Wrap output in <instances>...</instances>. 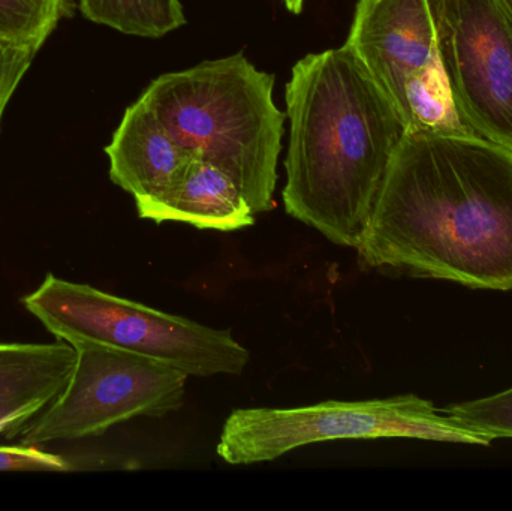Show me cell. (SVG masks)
I'll list each match as a JSON object with an SVG mask.
<instances>
[{
    "label": "cell",
    "instance_id": "2e32d148",
    "mask_svg": "<svg viewBox=\"0 0 512 511\" xmlns=\"http://www.w3.org/2000/svg\"><path fill=\"white\" fill-rule=\"evenodd\" d=\"M71 465L38 446H0V471H68Z\"/></svg>",
    "mask_w": 512,
    "mask_h": 511
},
{
    "label": "cell",
    "instance_id": "e0dca14e",
    "mask_svg": "<svg viewBox=\"0 0 512 511\" xmlns=\"http://www.w3.org/2000/svg\"><path fill=\"white\" fill-rule=\"evenodd\" d=\"M283 2H285L286 8H288V11H291L292 14H300L304 5V0H283Z\"/></svg>",
    "mask_w": 512,
    "mask_h": 511
},
{
    "label": "cell",
    "instance_id": "8fae6325",
    "mask_svg": "<svg viewBox=\"0 0 512 511\" xmlns=\"http://www.w3.org/2000/svg\"><path fill=\"white\" fill-rule=\"evenodd\" d=\"M77 351L68 342L0 344V434L38 416L65 389Z\"/></svg>",
    "mask_w": 512,
    "mask_h": 511
},
{
    "label": "cell",
    "instance_id": "9a60e30c",
    "mask_svg": "<svg viewBox=\"0 0 512 511\" xmlns=\"http://www.w3.org/2000/svg\"><path fill=\"white\" fill-rule=\"evenodd\" d=\"M36 54L38 50L35 48L18 47L0 38V125L12 95L35 60Z\"/></svg>",
    "mask_w": 512,
    "mask_h": 511
},
{
    "label": "cell",
    "instance_id": "4fadbf2b",
    "mask_svg": "<svg viewBox=\"0 0 512 511\" xmlns=\"http://www.w3.org/2000/svg\"><path fill=\"white\" fill-rule=\"evenodd\" d=\"M74 11V0H0V38L39 51Z\"/></svg>",
    "mask_w": 512,
    "mask_h": 511
},
{
    "label": "cell",
    "instance_id": "6da1fadb",
    "mask_svg": "<svg viewBox=\"0 0 512 511\" xmlns=\"http://www.w3.org/2000/svg\"><path fill=\"white\" fill-rule=\"evenodd\" d=\"M357 258L366 272L511 291V150L475 134L406 132Z\"/></svg>",
    "mask_w": 512,
    "mask_h": 511
},
{
    "label": "cell",
    "instance_id": "5b68a950",
    "mask_svg": "<svg viewBox=\"0 0 512 511\" xmlns=\"http://www.w3.org/2000/svg\"><path fill=\"white\" fill-rule=\"evenodd\" d=\"M409 438L489 447L492 441L415 395L327 401L298 408H243L230 414L216 452L230 465L271 462L310 444Z\"/></svg>",
    "mask_w": 512,
    "mask_h": 511
},
{
    "label": "cell",
    "instance_id": "9c48e42d",
    "mask_svg": "<svg viewBox=\"0 0 512 511\" xmlns=\"http://www.w3.org/2000/svg\"><path fill=\"white\" fill-rule=\"evenodd\" d=\"M138 216L183 222L201 230L236 231L255 224L254 212L225 171L192 158L158 194L135 201Z\"/></svg>",
    "mask_w": 512,
    "mask_h": 511
},
{
    "label": "cell",
    "instance_id": "5bb4252c",
    "mask_svg": "<svg viewBox=\"0 0 512 511\" xmlns=\"http://www.w3.org/2000/svg\"><path fill=\"white\" fill-rule=\"evenodd\" d=\"M489 441L512 438V389L441 410Z\"/></svg>",
    "mask_w": 512,
    "mask_h": 511
},
{
    "label": "cell",
    "instance_id": "7a4b0ae2",
    "mask_svg": "<svg viewBox=\"0 0 512 511\" xmlns=\"http://www.w3.org/2000/svg\"><path fill=\"white\" fill-rule=\"evenodd\" d=\"M285 98L286 213L357 249L405 125L346 44L298 60Z\"/></svg>",
    "mask_w": 512,
    "mask_h": 511
},
{
    "label": "cell",
    "instance_id": "ba28073f",
    "mask_svg": "<svg viewBox=\"0 0 512 511\" xmlns=\"http://www.w3.org/2000/svg\"><path fill=\"white\" fill-rule=\"evenodd\" d=\"M457 113L512 152V0H429Z\"/></svg>",
    "mask_w": 512,
    "mask_h": 511
},
{
    "label": "cell",
    "instance_id": "52a82bcc",
    "mask_svg": "<svg viewBox=\"0 0 512 511\" xmlns=\"http://www.w3.org/2000/svg\"><path fill=\"white\" fill-rule=\"evenodd\" d=\"M345 44L396 108L406 132L472 134L451 95L429 0H358Z\"/></svg>",
    "mask_w": 512,
    "mask_h": 511
},
{
    "label": "cell",
    "instance_id": "30bf717a",
    "mask_svg": "<svg viewBox=\"0 0 512 511\" xmlns=\"http://www.w3.org/2000/svg\"><path fill=\"white\" fill-rule=\"evenodd\" d=\"M105 153L110 179L135 201L161 192L194 158L141 98L126 108Z\"/></svg>",
    "mask_w": 512,
    "mask_h": 511
},
{
    "label": "cell",
    "instance_id": "3957f363",
    "mask_svg": "<svg viewBox=\"0 0 512 511\" xmlns=\"http://www.w3.org/2000/svg\"><path fill=\"white\" fill-rule=\"evenodd\" d=\"M273 89V75L237 53L161 75L141 99L194 158L225 171L258 215L274 209L285 132Z\"/></svg>",
    "mask_w": 512,
    "mask_h": 511
},
{
    "label": "cell",
    "instance_id": "8992f818",
    "mask_svg": "<svg viewBox=\"0 0 512 511\" xmlns=\"http://www.w3.org/2000/svg\"><path fill=\"white\" fill-rule=\"evenodd\" d=\"M63 392L38 416L6 435L23 446L96 437L135 417L179 410L189 375L168 363L107 345L78 342Z\"/></svg>",
    "mask_w": 512,
    "mask_h": 511
},
{
    "label": "cell",
    "instance_id": "7c38bea8",
    "mask_svg": "<svg viewBox=\"0 0 512 511\" xmlns=\"http://www.w3.org/2000/svg\"><path fill=\"white\" fill-rule=\"evenodd\" d=\"M81 14L93 23L126 35L161 38L185 26L179 0H78Z\"/></svg>",
    "mask_w": 512,
    "mask_h": 511
},
{
    "label": "cell",
    "instance_id": "277c9868",
    "mask_svg": "<svg viewBox=\"0 0 512 511\" xmlns=\"http://www.w3.org/2000/svg\"><path fill=\"white\" fill-rule=\"evenodd\" d=\"M21 303L57 341L92 342L143 354L189 377L240 375L251 359L228 330L203 326L51 273Z\"/></svg>",
    "mask_w": 512,
    "mask_h": 511
}]
</instances>
